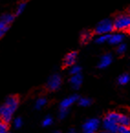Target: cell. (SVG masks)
Masks as SVG:
<instances>
[{
	"instance_id": "cell-29",
	"label": "cell",
	"mask_w": 130,
	"mask_h": 133,
	"mask_svg": "<svg viewBox=\"0 0 130 133\" xmlns=\"http://www.w3.org/2000/svg\"><path fill=\"white\" fill-rule=\"evenodd\" d=\"M52 133H60V131H58V130H56V131H53Z\"/></svg>"
},
{
	"instance_id": "cell-14",
	"label": "cell",
	"mask_w": 130,
	"mask_h": 133,
	"mask_svg": "<svg viewBox=\"0 0 130 133\" xmlns=\"http://www.w3.org/2000/svg\"><path fill=\"white\" fill-rule=\"evenodd\" d=\"M130 80V76L127 74H123L119 76L118 78V83L120 84H126Z\"/></svg>"
},
{
	"instance_id": "cell-8",
	"label": "cell",
	"mask_w": 130,
	"mask_h": 133,
	"mask_svg": "<svg viewBox=\"0 0 130 133\" xmlns=\"http://www.w3.org/2000/svg\"><path fill=\"white\" fill-rule=\"evenodd\" d=\"M112 55L111 54H105L102 56V58L100 59V62L98 63V67L101 69H104V68H106L107 66L111 64L112 63Z\"/></svg>"
},
{
	"instance_id": "cell-17",
	"label": "cell",
	"mask_w": 130,
	"mask_h": 133,
	"mask_svg": "<svg viewBox=\"0 0 130 133\" xmlns=\"http://www.w3.org/2000/svg\"><path fill=\"white\" fill-rule=\"evenodd\" d=\"M109 37L110 35H99V37L96 39L97 43H105V41H109Z\"/></svg>"
},
{
	"instance_id": "cell-24",
	"label": "cell",
	"mask_w": 130,
	"mask_h": 133,
	"mask_svg": "<svg viewBox=\"0 0 130 133\" xmlns=\"http://www.w3.org/2000/svg\"><path fill=\"white\" fill-rule=\"evenodd\" d=\"M67 113H68V109L60 108V114H59V117H60V118H64V117H66Z\"/></svg>"
},
{
	"instance_id": "cell-6",
	"label": "cell",
	"mask_w": 130,
	"mask_h": 133,
	"mask_svg": "<svg viewBox=\"0 0 130 133\" xmlns=\"http://www.w3.org/2000/svg\"><path fill=\"white\" fill-rule=\"evenodd\" d=\"M61 84V78L59 75H53L48 81V87L51 90H56Z\"/></svg>"
},
{
	"instance_id": "cell-21",
	"label": "cell",
	"mask_w": 130,
	"mask_h": 133,
	"mask_svg": "<svg viewBox=\"0 0 130 133\" xmlns=\"http://www.w3.org/2000/svg\"><path fill=\"white\" fill-rule=\"evenodd\" d=\"M8 128L6 123L2 122L0 124V133H8Z\"/></svg>"
},
{
	"instance_id": "cell-13",
	"label": "cell",
	"mask_w": 130,
	"mask_h": 133,
	"mask_svg": "<svg viewBox=\"0 0 130 133\" xmlns=\"http://www.w3.org/2000/svg\"><path fill=\"white\" fill-rule=\"evenodd\" d=\"M14 19V17L12 16L11 14H4L2 17H1V22L0 23L5 24V25H9Z\"/></svg>"
},
{
	"instance_id": "cell-33",
	"label": "cell",
	"mask_w": 130,
	"mask_h": 133,
	"mask_svg": "<svg viewBox=\"0 0 130 133\" xmlns=\"http://www.w3.org/2000/svg\"><path fill=\"white\" fill-rule=\"evenodd\" d=\"M8 133H9V132H8Z\"/></svg>"
},
{
	"instance_id": "cell-10",
	"label": "cell",
	"mask_w": 130,
	"mask_h": 133,
	"mask_svg": "<svg viewBox=\"0 0 130 133\" xmlns=\"http://www.w3.org/2000/svg\"><path fill=\"white\" fill-rule=\"evenodd\" d=\"M70 83H71V84H72V87L75 88V89H78L83 83V76L81 75H72L70 79Z\"/></svg>"
},
{
	"instance_id": "cell-30",
	"label": "cell",
	"mask_w": 130,
	"mask_h": 133,
	"mask_svg": "<svg viewBox=\"0 0 130 133\" xmlns=\"http://www.w3.org/2000/svg\"><path fill=\"white\" fill-rule=\"evenodd\" d=\"M100 133H109V132H107V131H101V132H100Z\"/></svg>"
},
{
	"instance_id": "cell-11",
	"label": "cell",
	"mask_w": 130,
	"mask_h": 133,
	"mask_svg": "<svg viewBox=\"0 0 130 133\" xmlns=\"http://www.w3.org/2000/svg\"><path fill=\"white\" fill-rule=\"evenodd\" d=\"M76 56H77V53L75 51L69 52L65 56V58H64V64L67 65V66H71V65L73 66V63H75V60H76Z\"/></svg>"
},
{
	"instance_id": "cell-1",
	"label": "cell",
	"mask_w": 130,
	"mask_h": 133,
	"mask_svg": "<svg viewBox=\"0 0 130 133\" xmlns=\"http://www.w3.org/2000/svg\"><path fill=\"white\" fill-rule=\"evenodd\" d=\"M18 100L16 96H9V97L6 98L4 105L1 107V109H0L1 119L5 123H8L12 119V116H13L15 110L18 108Z\"/></svg>"
},
{
	"instance_id": "cell-9",
	"label": "cell",
	"mask_w": 130,
	"mask_h": 133,
	"mask_svg": "<svg viewBox=\"0 0 130 133\" xmlns=\"http://www.w3.org/2000/svg\"><path fill=\"white\" fill-rule=\"evenodd\" d=\"M124 39V36L123 34L120 33H117V34H113L109 37V43L111 44H114V45H120L122 44V41Z\"/></svg>"
},
{
	"instance_id": "cell-16",
	"label": "cell",
	"mask_w": 130,
	"mask_h": 133,
	"mask_svg": "<svg viewBox=\"0 0 130 133\" xmlns=\"http://www.w3.org/2000/svg\"><path fill=\"white\" fill-rule=\"evenodd\" d=\"M91 104V100L87 97H83L79 99V105L81 107H88Z\"/></svg>"
},
{
	"instance_id": "cell-28",
	"label": "cell",
	"mask_w": 130,
	"mask_h": 133,
	"mask_svg": "<svg viewBox=\"0 0 130 133\" xmlns=\"http://www.w3.org/2000/svg\"><path fill=\"white\" fill-rule=\"evenodd\" d=\"M68 133H75V131H73V130H71V131H69Z\"/></svg>"
},
{
	"instance_id": "cell-20",
	"label": "cell",
	"mask_w": 130,
	"mask_h": 133,
	"mask_svg": "<svg viewBox=\"0 0 130 133\" xmlns=\"http://www.w3.org/2000/svg\"><path fill=\"white\" fill-rule=\"evenodd\" d=\"M8 30V26L5 25V24L0 23V35L3 36L6 31Z\"/></svg>"
},
{
	"instance_id": "cell-19",
	"label": "cell",
	"mask_w": 130,
	"mask_h": 133,
	"mask_svg": "<svg viewBox=\"0 0 130 133\" xmlns=\"http://www.w3.org/2000/svg\"><path fill=\"white\" fill-rule=\"evenodd\" d=\"M52 124V118H51V117H46L43 119V122H42V125L44 126V127H48V126L51 125Z\"/></svg>"
},
{
	"instance_id": "cell-22",
	"label": "cell",
	"mask_w": 130,
	"mask_h": 133,
	"mask_svg": "<svg viewBox=\"0 0 130 133\" xmlns=\"http://www.w3.org/2000/svg\"><path fill=\"white\" fill-rule=\"evenodd\" d=\"M25 8H26V3H20L18 6V8H17V14L22 13L24 11V9H25Z\"/></svg>"
},
{
	"instance_id": "cell-32",
	"label": "cell",
	"mask_w": 130,
	"mask_h": 133,
	"mask_svg": "<svg viewBox=\"0 0 130 133\" xmlns=\"http://www.w3.org/2000/svg\"><path fill=\"white\" fill-rule=\"evenodd\" d=\"M129 12H130V9H129Z\"/></svg>"
},
{
	"instance_id": "cell-3",
	"label": "cell",
	"mask_w": 130,
	"mask_h": 133,
	"mask_svg": "<svg viewBox=\"0 0 130 133\" xmlns=\"http://www.w3.org/2000/svg\"><path fill=\"white\" fill-rule=\"evenodd\" d=\"M115 29L114 27V22L111 19L105 18L103 19L97 24L95 27V32L99 35H108L113 29Z\"/></svg>"
},
{
	"instance_id": "cell-12",
	"label": "cell",
	"mask_w": 130,
	"mask_h": 133,
	"mask_svg": "<svg viewBox=\"0 0 130 133\" xmlns=\"http://www.w3.org/2000/svg\"><path fill=\"white\" fill-rule=\"evenodd\" d=\"M119 125H120V127H129L130 118L126 115H120Z\"/></svg>"
},
{
	"instance_id": "cell-2",
	"label": "cell",
	"mask_w": 130,
	"mask_h": 133,
	"mask_svg": "<svg viewBox=\"0 0 130 133\" xmlns=\"http://www.w3.org/2000/svg\"><path fill=\"white\" fill-rule=\"evenodd\" d=\"M119 118L120 114L117 112H111L108 113L104 118L103 126L105 131L109 133H117L119 131Z\"/></svg>"
},
{
	"instance_id": "cell-15",
	"label": "cell",
	"mask_w": 130,
	"mask_h": 133,
	"mask_svg": "<svg viewBox=\"0 0 130 133\" xmlns=\"http://www.w3.org/2000/svg\"><path fill=\"white\" fill-rule=\"evenodd\" d=\"M47 103V99L44 97H40L39 98V99L36 101V104H35V108H37V109H39V108H41L42 107H44L45 105H46Z\"/></svg>"
},
{
	"instance_id": "cell-31",
	"label": "cell",
	"mask_w": 130,
	"mask_h": 133,
	"mask_svg": "<svg viewBox=\"0 0 130 133\" xmlns=\"http://www.w3.org/2000/svg\"><path fill=\"white\" fill-rule=\"evenodd\" d=\"M129 33H130V29H129Z\"/></svg>"
},
{
	"instance_id": "cell-27",
	"label": "cell",
	"mask_w": 130,
	"mask_h": 133,
	"mask_svg": "<svg viewBox=\"0 0 130 133\" xmlns=\"http://www.w3.org/2000/svg\"><path fill=\"white\" fill-rule=\"evenodd\" d=\"M90 38V35L88 33H85V34H84L83 35V41H86L88 39Z\"/></svg>"
},
{
	"instance_id": "cell-23",
	"label": "cell",
	"mask_w": 130,
	"mask_h": 133,
	"mask_svg": "<svg viewBox=\"0 0 130 133\" xmlns=\"http://www.w3.org/2000/svg\"><path fill=\"white\" fill-rule=\"evenodd\" d=\"M14 126H15L17 129H19L20 127L22 126V119L20 117H17L14 121Z\"/></svg>"
},
{
	"instance_id": "cell-4",
	"label": "cell",
	"mask_w": 130,
	"mask_h": 133,
	"mask_svg": "<svg viewBox=\"0 0 130 133\" xmlns=\"http://www.w3.org/2000/svg\"><path fill=\"white\" fill-rule=\"evenodd\" d=\"M114 27L118 30H126L130 29V15L121 14L114 20Z\"/></svg>"
},
{
	"instance_id": "cell-18",
	"label": "cell",
	"mask_w": 130,
	"mask_h": 133,
	"mask_svg": "<svg viewBox=\"0 0 130 133\" xmlns=\"http://www.w3.org/2000/svg\"><path fill=\"white\" fill-rule=\"evenodd\" d=\"M71 74L72 75H80V72H81V67L78 66V65H73V66L71 68Z\"/></svg>"
},
{
	"instance_id": "cell-5",
	"label": "cell",
	"mask_w": 130,
	"mask_h": 133,
	"mask_svg": "<svg viewBox=\"0 0 130 133\" xmlns=\"http://www.w3.org/2000/svg\"><path fill=\"white\" fill-rule=\"evenodd\" d=\"M99 128V120L97 118L88 119L83 126V132L84 133H95V131Z\"/></svg>"
},
{
	"instance_id": "cell-7",
	"label": "cell",
	"mask_w": 130,
	"mask_h": 133,
	"mask_svg": "<svg viewBox=\"0 0 130 133\" xmlns=\"http://www.w3.org/2000/svg\"><path fill=\"white\" fill-rule=\"evenodd\" d=\"M77 99H78V96H76V95H73V96H69V97L65 98V99H63L60 102V108L68 109L69 107L72 106Z\"/></svg>"
},
{
	"instance_id": "cell-25",
	"label": "cell",
	"mask_w": 130,
	"mask_h": 133,
	"mask_svg": "<svg viewBox=\"0 0 130 133\" xmlns=\"http://www.w3.org/2000/svg\"><path fill=\"white\" fill-rule=\"evenodd\" d=\"M126 46L125 44H120L118 46V48H117V52L119 54H122V53H124L126 51Z\"/></svg>"
},
{
	"instance_id": "cell-26",
	"label": "cell",
	"mask_w": 130,
	"mask_h": 133,
	"mask_svg": "<svg viewBox=\"0 0 130 133\" xmlns=\"http://www.w3.org/2000/svg\"><path fill=\"white\" fill-rule=\"evenodd\" d=\"M118 132L119 133H130V128L129 127H120Z\"/></svg>"
}]
</instances>
